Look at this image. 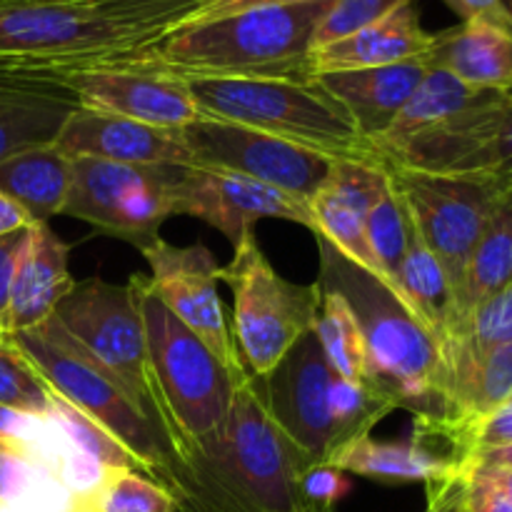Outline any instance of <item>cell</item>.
Wrapping results in <instances>:
<instances>
[{"instance_id":"obj_12","label":"cell","mask_w":512,"mask_h":512,"mask_svg":"<svg viewBox=\"0 0 512 512\" xmlns=\"http://www.w3.org/2000/svg\"><path fill=\"white\" fill-rule=\"evenodd\" d=\"M190 165L228 170L295 195L310 205L338 158L285 143L260 130L218 118H195L180 130Z\"/></svg>"},{"instance_id":"obj_24","label":"cell","mask_w":512,"mask_h":512,"mask_svg":"<svg viewBox=\"0 0 512 512\" xmlns=\"http://www.w3.org/2000/svg\"><path fill=\"white\" fill-rule=\"evenodd\" d=\"M425 63L448 70L470 88L512 93V35L493 20H465L435 33Z\"/></svg>"},{"instance_id":"obj_41","label":"cell","mask_w":512,"mask_h":512,"mask_svg":"<svg viewBox=\"0 0 512 512\" xmlns=\"http://www.w3.org/2000/svg\"><path fill=\"white\" fill-rule=\"evenodd\" d=\"M465 512H512L508 495L490 480L483 465L475 463L465 483Z\"/></svg>"},{"instance_id":"obj_47","label":"cell","mask_w":512,"mask_h":512,"mask_svg":"<svg viewBox=\"0 0 512 512\" xmlns=\"http://www.w3.org/2000/svg\"><path fill=\"white\" fill-rule=\"evenodd\" d=\"M483 468H485V473L490 475V480H493V483L498 485V488L503 490L505 495H508V500L512 503V470L510 468H498V465H483Z\"/></svg>"},{"instance_id":"obj_32","label":"cell","mask_w":512,"mask_h":512,"mask_svg":"<svg viewBox=\"0 0 512 512\" xmlns=\"http://www.w3.org/2000/svg\"><path fill=\"white\" fill-rule=\"evenodd\" d=\"M508 398H512V340L488 350L453 390L455 408L470 425Z\"/></svg>"},{"instance_id":"obj_40","label":"cell","mask_w":512,"mask_h":512,"mask_svg":"<svg viewBox=\"0 0 512 512\" xmlns=\"http://www.w3.org/2000/svg\"><path fill=\"white\" fill-rule=\"evenodd\" d=\"M473 443L475 455L512 445V398L498 405L493 413L480 418L478 423H473Z\"/></svg>"},{"instance_id":"obj_13","label":"cell","mask_w":512,"mask_h":512,"mask_svg":"<svg viewBox=\"0 0 512 512\" xmlns=\"http://www.w3.org/2000/svg\"><path fill=\"white\" fill-rule=\"evenodd\" d=\"M265 408L305 463L328 465L345 448L335 418V373L315 333L303 335L265 378H253Z\"/></svg>"},{"instance_id":"obj_8","label":"cell","mask_w":512,"mask_h":512,"mask_svg":"<svg viewBox=\"0 0 512 512\" xmlns=\"http://www.w3.org/2000/svg\"><path fill=\"white\" fill-rule=\"evenodd\" d=\"M220 283L233 290V338L253 378H265L320 318L323 290L318 280L290 283L270 265L253 233L233 248V260L220 268Z\"/></svg>"},{"instance_id":"obj_36","label":"cell","mask_w":512,"mask_h":512,"mask_svg":"<svg viewBox=\"0 0 512 512\" xmlns=\"http://www.w3.org/2000/svg\"><path fill=\"white\" fill-rule=\"evenodd\" d=\"M98 512H178V503L148 475L123 470L100 495Z\"/></svg>"},{"instance_id":"obj_23","label":"cell","mask_w":512,"mask_h":512,"mask_svg":"<svg viewBox=\"0 0 512 512\" xmlns=\"http://www.w3.org/2000/svg\"><path fill=\"white\" fill-rule=\"evenodd\" d=\"M70 245L55 235L48 223L30 225L28 240L15 270L8 310V333L45 323L60 300L73 290L75 278L68 268Z\"/></svg>"},{"instance_id":"obj_43","label":"cell","mask_w":512,"mask_h":512,"mask_svg":"<svg viewBox=\"0 0 512 512\" xmlns=\"http://www.w3.org/2000/svg\"><path fill=\"white\" fill-rule=\"evenodd\" d=\"M295 3H313V0H210V3L200 5L198 10H193L188 18L180 20L175 28H180V25H190V23H203V20L223 18V15L240 13V10L263 8V5H295Z\"/></svg>"},{"instance_id":"obj_44","label":"cell","mask_w":512,"mask_h":512,"mask_svg":"<svg viewBox=\"0 0 512 512\" xmlns=\"http://www.w3.org/2000/svg\"><path fill=\"white\" fill-rule=\"evenodd\" d=\"M470 473V470H468ZM468 473L455 475L438 485H428V508L425 512H465V483Z\"/></svg>"},{"instance_id":"obj_42","label":"cell","mask_w":512,"mask_h":512,"mask_svg":"<svg viewBox=\"0 0 512 512\" xmlns=\"http://www.w3.org/2000/svg\"><path fill=\"white\" fill-rule=\"evenodd\" d=\"M25 240H28V228L18 230V233L0 235V330H5V333H8V310L10 295H13L15 270H18Z\"/></svg>"},{"instance_id":"obj_45","label":"cell","mask_w":512,"mask_h":512,"mask_svg":"<svg viewBox=\"0 0 512 512\" xmlns=\"http://www.w3.org/2000/svg\"><path fill=\"white\" fill-rule=\"evenodd\" d=\"M450 10L465 20H493V23L503 25V8H500V0H443ZM508 30V28H505Z\"/></svg>"},{"instance_id":"obj_22","label":"cell","mask_w":512,"mask_h":512,"mask_svg":"<svg viewBox=\"0 0 512 512\" xmlns=\"http://www.w3.org/2000/svg\"><path fill=\"white\" fill-rule=\"evenodd\" d=\"M433 38L435 33H428L420 23L415 0H408L378 23L323 48H315L310 53V73L323 75L338 70L380 68V65L425 58Z\"/></svg>"},{"instance_id":"obj_34","label":"cell","mask_w":512,"mask_h":512,"mask_svg":"<svg viewBox=\"0 0 512 512\" xmlns=\"http://www.w3.org/2000/svg\"><path fill=\"white\" fill-rule=\"evenodd\" d=\"M50 398L53 390L25 358L13 333L0 330V405L25 413L50 415Z\"/></svg>"},{"instance_id":"obj_28","label":"cell","mask_w":512,"mask_h":512,"mask_svg":"<svg viewBox=\"0 0 512 512\" xmlns=\"http://www.w3.org/2000/svg\"><path fill=\"white\" fill-rule=\"evenodd\" d=\"M512 283V188L503 190L495 200L488 215L483 235L470 255L468 270H465L463 288L458 295V318L463 333L470 315L488 303L493 295L505 290ZM455 335V340H458ZM453 340V343H455ZM450 343V345H453ZM448 345V348H450ZM445 348V350H448Z\"/></svg>"},{"instance_id":"obj_38","label":"cell","mask_w":512,"mask_h":512,"mask_svg":"<svg viewBox=\"0 0 512 512\" xmlns=\"http://www.w3.org/2000/svg\"><path fill=\"white\" fill-rule=\"evenodd\" d=\"M403 3H408V0H333L325 18L320 20L318 30H315L313 50L378 23L380 18L390 15Z\"/></svg>"},{"instance_id":"obj_27","label":"cell","mask_w":512,"mask_h":512,"mask_svg":"<svg viewBox=\"0 0 512 512\" xmlns=\"http://www.w3.org/2000/svg\"><path fill=\"white\" fill-rule=\"evenodd\" d=\"M73 180V158L55 145L30 148L0 160V195L13 200L30 225L48 223L63 213Z\"/></svg>"},{"instance_id":"obj_39","label":"cell","mask_w":512,"mask_h":512,"mask_svg":"<svg viewBox=\"0 0 512 512\" xmlns=\"http://www.w3.org/2000/svg\"><path fill=\"white\" fill-rule=\"evenodd\" d=\"M305 505L310 512H335L340 503L353 490L348 473L333 468V465H313L300 478Z\"/></svg>"},{"instance_id":"obj_25","label":"cell","mask_w":512,"mask_h":512,"mask_svg":"<svg viewBox=\"0 0 512 512\" xmlns=\"http://www.w3.org/2000/svg\"><path fill=\"white\" fill-rule=\"evenodd\" d=\"M493 95L498 93H493V90L470 88L463 80L450 75L448 70L430 68L428 65V73L423 75V80H420L418 88L413 90V95H410L408 103L403 105V110L395 115L393 123L385 128V133L370 143L373 160L393 155L395 150L405 148L410 140L420 138V135L428 133V130L443 125L445 120L455 118V115L485 103V100H490Z\"/></svg>"},{"instance_id":"obj_48","label":"cell","mask_w":512,"mask_h":512,"mask_svg":"<svg viewBox=\"0 0 512 512\" xmlns=\"http://www.w3.org/2000/svg\"><path fill=\"white\" fill-rule=\"evenodd\" d=\"M480 465H498V468H510L512 470V445L508 448L490 450V453L478 455Z\"/></svg>"},{"instance_id":"obj_5","label":"cell","mask_w":512,"mask_h":512,"mask_svg":"<svg viewBox=\"0 0 512 512\" xmlns=\"http://www.w3.org/2000/svg\"><path fill=\"white\" fill-rule=\"evenodd\" d=\"M185 83L205 118L245 125L330 158L373 160L370 143L345 105L315 78H190Z\"/></svg>"},{"instance_id":"obj_50","label":"cell","mask_w":512,"mask_h":512,"mask_svg":"<svg viewBox=\"0 0 512 512\" xmlns=\"http://www.w3.org/2000/svg\"><path fill=\"white\" fill-rule=\"evenodd\" d=\"M43 3H80V5H98L105 0H43Z\"/></svg>"},{"instance_id":"obj_10","label":"cell","mask_w":512,"mask_h":512,"mask_svg":"<svg viewBox=\"0 0 512 512\" xmlns=\"http://www.w3.org/2000/svg\"><path fill=\"white\" fill-rule=\"evenodd\" d=\"M133 50L95 55L65 65H20H28L65 85L80 108L120 115L165 130H183L200 118L188 83L175 75L145 68L133 58Z\"/></svg>"},{"instance_id":"obj_30","label":"cell","mask_w":512,"mask_h":512,"mask_svg":"<svg viewBox=\"0 0 512 512\" xmlns=\"http://www.w3.org/2000/svg\"><path fill=\"white\" fill-rule=\"evenodd\" d=\"M512 340V283L480 305L465 323L463 333L445 350L450 373V395L455 385L473 370V365L495 345ZM455 403V400H453ZM460 415V413H458Z\"/></svg>"},{"instance_id":"obj_46","label":"cell","mask_w":512,"mask_h":512,"mask_svg":"<svg viewBox=\"0 0 512 512\" xmlns=\"http://www.w3.org/2000/svg\"><path fill=\"white\" fill-rule=\"evenodd\" d=\"M25 228H30V218L23 213V208H18L13 200L0 195V235L18 233V230Z\"/></svg>"},{"instance_id":"obj_31","label":"cell","mask_w":512,"mask_h":512,"mask_svg":"<svg viewBox=\"0 0 512 512\" xmlns=\"http://www.w3.org/2000/svg\"><path fill=\"white\" fill-rule=\"evenodd\" d=\"M320 290H323V305L313 333L320 340L325 360L340 378L350 383H368V355L353 310L335 290Z\"/></svg>"},{"instance_id":"obj_37","label":"cell","mask_w":512,"mask_h":512,"mask_svg":"<svg viewBox=\"0 0 512 512\" xmlns=\"http://www.w3.org/2000/svg\"><path fill=\"white\" fill-rule=\"evenodd\" d=\"M205 3L210 0H105L98 8L120 23L160 38Z\"/></svg>"},{"instance_id":"obj_20","label":"cell","mask_w":512,"mask_h":512,"mask_svg":"<svg viewBox=\"0 0 512 512\" xmlns=\"http://www.w3.org/2000/svg\"><path fill=\"white\" fill-rule=\"evenodd\" d=\"M75 108V95L58 80L0 58V160L53 145Z\"/></svg>"},{"instance_id":"obj_6","label":"cell","mask_w":512,"mask_h":512,"mask_svg":"<svg viewBox=\"0 0 512 512\" xmlns=\"http://www.w3.org/2000/svg\"><path fill=\"white\" fill-rule=\"evenodd\" d=\"M13 338L53 393L103 425L133 455L140 473L173 495L183 470L175 450L133 400L70 340L53 315L35 328L18 330Z\"/></svg>"},{"instance_id":"obj_11","label":"cell","mask_w":512,"mask_h":512,"mask_svg":"<svg viewBox=\"0 0 512 512\" xmlns=\"http://www.w3.org/2000/svg\"><path fill=\"white\" fill-rule=\"evenodd\" d=\"M380 165L408 208L418 238L443 265L458 300L470 255L503 188L483 180L425 173L388 163Z\"/></svg>"},{"instance_id":"obj_18","label":"cell","mask_w":512,"mask_h":512,"mask_svg":"<svg viewBox=\"0 0 512 512\" xmlns=\"http://www.w3.org/2000/svg\"><path fill=\"white\" fill-rule=\"evenodd\" d=\"M388 188V173L375 160L338 158L328 178L310 200L315 220V235H323L345 258L378 273L368 250L365 225L368 215L383 190ZM380 275V273H378Z\"/></svg>"},{"instance_id":"obj_15","label":"cell","mask_w":512,"mask_h":512,"mask_svg":"<svg viewBox=\"0 0 512 512\" xmlns=\"http://www.w3.org/2000/svg\"><path fill=\"white\" fill-rule=\"evenodd\" d=\"M138 250L150 265V288L163 300L165 308L208 345L235 383H245L250 373L225 318L218 293L220 268L213 253L198 243L185 248L170 245L160 235Z\"/></svg>"},{"instance_id":"obj_1","label":"cell","mask_w":512,"mask_h":512,"mask_svg":"<svg viewBox=\"0 0 512 512\" xmlns=\"http://www.w3.org/2000/svg\"><path fill=\"white\" fill-rule=\"evenodd\" d=\"M320 250L318 285L335 290L353 310L368 355V383L413 418L465 423L450 395L443 345L383 275L345 258L315 235Z\"/></svg>"},{"instance_id":"obj_7","label":"cell","mask_w":512,"mask_h":512,"mask_svg":"<svg viewBox=\"0 0 512 512\" xmlns=\"http://www.w3.org/2000/svg\"><path fill=\"white\" fill-rule=\"evenodd\" d=\"M53 318L70 335V340L133 400L135 408L165 435L163 413L150 375L148 340L140 315L135 273L125 285L108 283L100 275L80 280L60 300Z\"/></svg>"},{"instance_id":"obj_29","label":"cell","mask_w":512,"mask_h":512,"mask_svg":"<svg viewBox=\"0 0 512 512\" xmlns=\"http://www.w3.org/2000/svg\"><path fill=\"white\" fill-rule=\"evenodd\" d=\"M393 285L403 295L405 303L413 308V313L433 330L445 353V348L453 343L460 328L458 300H455V290L445 275L443 265L430 253L428 245L418 238L415 228Z\"/></svg>"},{"instance_id":"obj_17","label":"cell","mask_w":512,"mask_h":512,"mask_svg":"<svg viewBox=\"0 0 512 512\" xmlns=\"http://www.w3.org/2000/svg\"><path fill=\"white\" fill-rule=\"evenodd\" d=\"M173 215H193L235 245L253 233L258 220H288L315 233L313 210L305 200L228 170L185 165L175 183Z\"/></svg>"},{"instance_id":"obj_9","label":"cell","mask_w":512,"mask_h":512,"mask_svg":"<svg viewBox=\"0 0 512 512\" xmlns=\"http://www.w3.org/2000/svg\"><path fill=\"white\" fill-rule=\"evenodd\" d=\"M155 35L110 18L98 5L0 0V58L65 65L153 43Z\"/></svg>"},{"instance_id":"obj_2","label":"cell","mask_w":512,"mask_h":512,"mask_svg":"<svg viewBox=\"0 0 512 512\" xmlns=\"http://www.w3.org/2000/svg\"><path fill=\"white\" fill-rule=\"evenodd\" d=\"M308 468L250 375L223 428L185 460L173 498L178 512H310L300 490Z\"/></svg>"},{"instance_id":"obj_21","label":"cell","mask_w":512,"mask_h":512,"mask_svg":"<svg viewBox=\"0 0 512 512\" xmlns=\"http://www.w3.org/2000/svg\"><path fill=\"white\" fill-rule=\"evenodd\" d=\"M425 73H428L425 58H415L405 63L380 65V68L338 70V73H323L313 78L338 103L345 105L360 135L373 143L403 110Z\"/></svg>"},{"instance_id":"obj_14","label":"cell","mask_w":512,"mask_h":512,"mask_svg":"<svg viewBox=\"0 0 512 512\" xmlns=\"http://www.w3.org/2000/svg\"><path fill=\"white\" fill-rule=\"evenodd\" d=\"M375 163L483 180L508 190L512 188V95H493Z\"/></svg>"},{"instance_id":"obj_35","label":"cell","mask_w":512,"mask_h":512,"mask_svg":"<svg viewBox=\"0 0 512 512\" xmlns=\"http://www.w3.org/2000/svg\"><path fill=\"white\" fill-rule=\"evenodd\" d=\"M50 415L63 425V430L70 435V440H73L83 453H88L90 458L98 460L100 465L115 470V473H120V470H138L140 473L138 463H135L133 455L125 450V445H120L103 425H98L95 420H90L88 415L80 413L75 405H70L68 400L60 398L58 393H53V398H50Z\"/></svg>"},{"instance_id":"obj_19","label":"cell","mask_w":512,"mask_h":512,"mask_svg":"<svg viewBox=\"0 0 512 512\" xmlns=\"http://www.w3.org/2000/svg\"><path fill=\"white\" fill-rule=\"evenodd\" d=\"M53 145L68 158H98L128 165H190L180 130L155 128L88 108H75L65 118Z\"/></svg>"},{"instance_id":"obj_3","label":"cell","mask_w":512,"mask_h":512,"mask_svg":"<svg viewBox=\"0 0 512 512\" xmlns=\"http://www.w3.org/2000/svg\"><path fill=\"white\" fill-rule=\"evenodd\" d=\"M333 0L263 5L180 25L133 50L140 65L175 78L308 80L313 38Z\"/></svg>"},{"instance_id":"obj_49","label":"cell","mask_w":512,"mask_h":512,"mask_svg":"<svg viewBox=\"0 0 512 512\" xmlns=\"http://www.w3.org/2000/svg\"><path fill=\"white\" fill-rule=\"evenodd\" d=\"M500 8H503V23L512 35V0H500Z\"/></svg>"},{"instance_id":"obj_33","label":"cell","mask_w":512,"mask_h":512,"mask_svg":"<svg viewBox=\"0 0 512 512\" xmlns=\"http://www.w3.org/2000/svg\"><path fill=\"white\" fill-rule=\"evenodd\" d=\"M365 238H368V250L373 255L378 273L393 283L405 258L410 238H413V220H410L408 208L400 200V195L395 193L390 180L388 188L383 190L378 203L370 210Z\"/></svg>"},{"instance_id":"obj_16","label":"cell","mask_w":512,"mask_h":512,"mask_svg":"<svg viewBox=\"0 0 512 512\" xmlns=\"http://www.w3.org/2000/svg\"><path fill=\"white\" fill-rule=\"evenodd\" d=\"M475 463L478 455H475L473 425L413 418L410 438L403 443H383L363 435L340 448L328 465L375 483H423L428 488L468 473Z\"/></svg>"},{"instance_id":"obj_4","label":"cell","mask_w":512,"mask_h":512,"mask_svg":"<svg viewBox=\"0 0 512 512\" xmlns=\"http://www.w3.org/2000/svg\"><path fill=\"white\" fill-rule=\"evenodd\" d=\"M135 280L155 398L163 413L165 435L185 465L195 450L208 445L223 428L238 383L208 345L165 308L150 288L148 275L135 273Z\"/></svg>"},{"instance_id":"obj_26","label":"cell","mask_w":512,"mask_h":512,"mask_svg":"<svg viewBox=\"0 0 512 512\" xmlns=\"http://www.w3.org/2000/svg\"><path fill=\"white\" fill-rule=\"evenodd\" d=\"M168 165H128L98 158H73V180L63 213L110 235L123 200L143 183L163 173Z\"/></svg>"},{"instance_id":"obj_51","label":"cell","mask_w":512,"mask_h":512,"mask_svg":"<svg viewBox=\"0 0 512 512\" xmlns=\"http://www.w3.org/2000/svg\"><path fill=\"white\" fill-rule=\"evenodd\" d=\"M510 95H512V93H510Z\"/></svg>"}]
</instances>
